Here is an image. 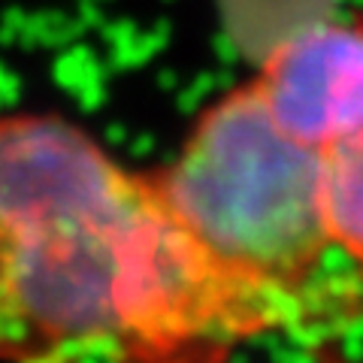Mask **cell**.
Instances as JSON below:
<instances>
[{
    "mask_svg": "<svg viewBox=\"0 0 363 363\" xmlns=\"http://www.w3.org/2000/svg\"><path fill=\"white\" fill-rule=\"evenodd\" d=\"M321 176L324 152L294 140L252 82L203 112L152 182L267 330L300 312V294L333 248Z\"/></svg>",
    "mask_w": 363,
    "mask_h": 363,
    "instance_id": "7a4b0ae2",
    "label": "cell"
},
{
    "mask_svg": "<svg viewBox=\"0 0 363 363\" xmlns=\"http://www.w3.org/2000/svg\"><path fill=\"white\" fill-rule=\"evenodd\" d=\"M321 197L333 248L363 264V133L324 152Z\"/></svg>",
    "mask_w": 363,
    "mask_h": 363,
    "instance_id": "277c9868",
    "label": "cell"
},
{
    "mask_svg": "<svg viewBox=\"0 0 363 363\" xmlns=\"http://www.w3.org/2000/svg\"><path fill=\"white\" fill-rule=\"evenodd\" d=\"M260 330L152 176L0 236V363H82Z\"/></svg>",
    "mask_w": 363,
    "mask_h": 363,
    "instance_id": "6da1fadb",
    "label": "cell"
},
{
    "mask_svg": "<svg viewBox=\"0 0 363 363\" xmlns=\"http://www.w3.org/2000/svg\"><path fill=\"white\" fill-rule=\"evenodd\" d=\"M255 85L272 118L318 152L363 133V18L291 33Z\"/></svg>",
    "mask_w": 363,
    "mask_h": 363,
    "instance_id": "3957f363",
    "label": "cell"
}]
</instances>
